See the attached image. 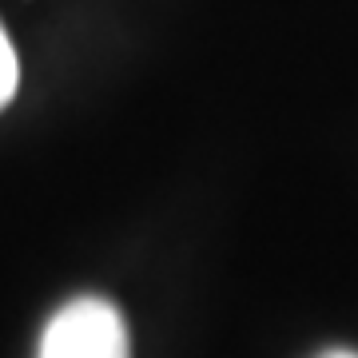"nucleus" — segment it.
Masks as SVG:
<instances>
[{
    "label": "nucleus",
    "mask_w": 358,
    "mask_h": 358,
    "mask_svg": "<svg viewBox=\"0 0 358 358\" xmlns=\"http://www.w3.org/2000/svg\"><path fill=\"white\" fill-rule=\"evenodd\" d=\"M36 358H131L124 315L100 294H80L48 319Z\"/></svg>",
    "instance_id": "nucleus-1"
},
{
    "label": "nucleus",
    "mask_w": 358,
    "mask_h": 358,
    "mask_svg": "<svg viewBox=\"0 0 358 358\" xmlns=\"http://www.w3.org/2000/svg\"><path fill=\"white\" fill-rule=\"evenodd\" d=\"M16 80H20V64H16V52H13V40H8V32L0 28V108L13 100Z\"/></svg>",
    "instance_id": "nucleus-2"
},
{
    "label": "nucleus",
    "mask_w": 358,
    "mask_h": 358,
    "mask_svg": "<svg viewBox=\"0 0 358 358\" xmlns=\"http://www.w3.org/2000/svg\"><path fill=\"white\" fill-rule=\"evenodd\" d=\"M319 358H358V350H346V346H331V350H322Z\"/></svg>",
    "instance_id": "nucleus-3"
}]
</instances>
